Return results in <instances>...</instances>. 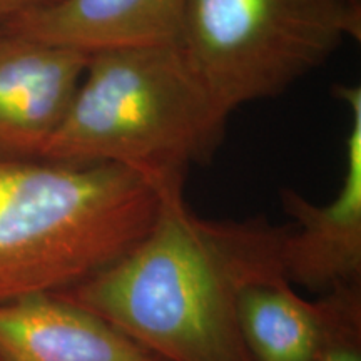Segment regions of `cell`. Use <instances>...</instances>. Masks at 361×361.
I'll list each match as a JSON object with an SVG mask.
<instances>
[{"label": "cell", "instance_id": "52a82bcc", "mask_svg": "<svg viewBox=\"0 0 361 361\" xmlns=\"http://www.w3.org/2000/svg\"><path fill=\"white\" fill-rule=\"evenodd\" d=\"M0 361H159L59 293L0 303Z\"/></svg>", "mask_w": 361, "mask_h": 361}, {"label": "cell", "instance_id": "9c48e42d", "mask_svg": "<svg viewBox=\"0 0 361 361\" xmlns=\"http://www.w3.org/2000/svg\"><path fill=\"white\" fill-rule=\"evenodd\" d=\"M335 291L308 300L276 274L245 288L239 322L252 361H316L335 314Z\"/></svg>", "mask_w": 361, "mask_h": 361}, {"label": "cell", "instance_id": "277c9868", "mask_svg": "<svg viewBox=\"0 0 361 361\" xmlns=\"http://www.w3.org/2000/svg\"><path fill=\"white\" fill-rule=\"evenodd\" d=\"M361 0H189L178 47L214 114L281 96L348 39Z\"/></svg>", "mask_w": 361, "mask_h": 361}, {"label": "cell", "instance_id": "ba28073f", "mask_svg": "<svg viewBox=\"0 0 361 361\" xmlns=\"http://www.w3.org/2000/svg\"><path fill=\"white\" fill-rule=\"evenodd\" d=\"M189 0H61L13 22L17 34L84 52L178 42Z\"/></svg>", "mask_w": 361, "mask_h": 361}, {"label": "cell", "instance_id": "5b68a950", "mask_svg": "<svg viewBox=\"0 0 361 361\" xmlns=\"http://www.w3.org/2000/svg\"><path fill=\"white\" fill-rule=\"evenodd\" d=\"M333 96L350 111L340 191L328 204H313L291 188L279 191L293 219L283 241V273L291 284L319 295L361 286V89L338 84Z\"/></svg>", "mask_w": 361, "mask_h": 361}, {"label": "cell", "instance_id": "30bf717a", "mask_svg": "<svg viewBox=\"0 0 361 361\" xmlns=\"http://www.w3.org/2000/svg\"><path fill=\"white\" fill-rule=\"evenodd\" d=\"M335 298V314L316 361H361V290H336Z\"/></svg>", "mask_w": 361, "mask_h": 361}, {"label": "cell", "instance_id": "6da1fadb", "mask_svg": "<svg viewBox=\"0 0 361 361\" xmlns=\"http://www.w3.org/2000/svg\"><path fill=\"white\" fill-rule=\"evenodd\" d=\"M286 231L264 216L206 219L183 194L162 196L154 224L128 252L59 295L159 361H252L239 298L251 283L284 274Z\"/></svg>", "mask_w": 361, "mask_h": 361}, {"label": "cell", "instance_id": "8fae6325", "mask_svg": "<svg viewBox=\"0 0 361 361\" xmlns=\"http://www.w3.org/2000/svg\"><path fill=\"white\" fill-rule=\"evenodd\" d=\"M61 0H0V32L13 22L56 6Z\"/></svg>", "mask_w": 361, "mask_h": 361}, {"label": "cell", "instance_id": "7a4b0ae2", "mask_svg": "<svg viewBox=\"0 0 361 361\" xmlns=\"http://www.w3.org/2000/svg\"><path fill=\"white\" fill-rule=\"evenodd\" d=\"M162 196L116 164L0 157V303L62 293L128 252Z\"/></svg>", "mask_w": 361, "mask_h": 361}, {"label": "cell", "instance_id": "3957f363", "mask_svg": "<svg viewBox=\"0 0 361 361\" xmlns=\"http://www.w3.org/2000/svg\"><path fill=\"white\" fill-rule=\"evenodd\" d=\"M224 129L178 44L104 49L89 56L40 159L116 164L178 196L189 166L213 157Z\"/></svg>", "mask_w": 361, "mask_h": 361}, {"label": "cell", "instance_id": "8992f818", "mask_svg": "<svg viewBox=\"0 0 361 361\" xmlns=\"http://www.w3.org/2000/svg\"><path fill=\"white\" fill-rule=\"evenodd\" d=\"M89 56L0 34V157L40 159L69 111Z\"/></svg>", "mask_w": 361, "mask_h": 361}]
</instances>
